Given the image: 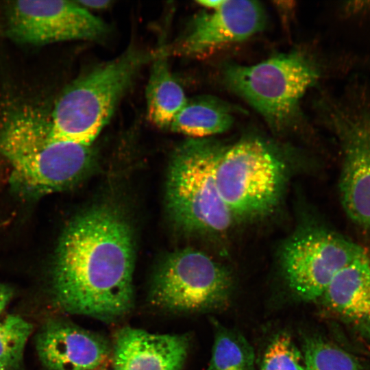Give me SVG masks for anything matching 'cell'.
<instances>
[{"label": "cell", "instance_id": "6da1fadb", "mask_svg": "<svg viewBox=\"0 0 370 370\" xmlns=\"http://www.w3.org/2000/svg\"><path fill=\"white\" fill-rule=\"evenodd\" d=\"M130 227L116 208L94 206L76 216L58 243L53 268L55 301L64 311L112 321L134 303Z\"/></svg>", "mask_w": 370, "mask_h": 370}, {"label": "cell", "instance_id": "7a4b0ae2", "mask_svg": "<svg viewBox=\"0 0 370 370\" xmlns=\"http://www.w3.org/2000/svg\"><path fill=\"white\" fill-rule=\"evenodd\" d=\"M0 153L14 186L33 197L71 186L93 159L92 145L52 138L50 119L29 104L12 106L0 119Z\"/></svg>", "mask_w": 370, "mask_h": 370}, {"label": "cell", "instance_id": "3957f363", "mask_svg": "<svg viewBox=\"0 0 370 370\" xmlns=\"http://www.w3.org/2000/svg\"><path fill=\"white\" fill-rule=\"evenodd\" d=\"M156 53L131 47L78 77L56 102L49 118L52 138L92 145L138 71Z\"/></svg>", "mask_w": 370, "mask_h": 370}, {"label": "cell", "instance_id": "277c9868", "mask_svg": "<svg viewBox=\"0 0 370 370\" xmlns=\"http://www.w3.org/2000/svg\"><path fill=\"white\" fill-rule=\"evenodd\" d=\"M320 76L315 60L297 49L274 55L255 64H228L223 70L226 86L278 132L297 125L301 99Z\"/></svg>", "mask_w": 370, "mask_h": 370}, {"label": "cell", "instance_id": "5b68a950", "mask_svg": "<svg viewBox=\"0 0 370 370\" xmlns=\"http://www.w3.org/2000/svg\"><path fill=\"white\" fill-rule=\"evenodd\" d=\"M221 145L212 137L188 138L172 154L166 205L175 223L187 232L221 234L236 223L217 185Z\"/></svg>", "mask_w": 370, "mask_h": 370}, {"label": "cell", "instance_id": "8992f818", "mask_svg": "<svg viewBox=\"0 0 370 370\" xmlns=\"http://www.w3.org/2000/svg\"><path fill=\"white\" fill-rule=\"evenodd\" d=\"M286 163L278 148L255 135L221 143L216 167L219 194L235 222L267 215L278 206Z\"/></svg>", "mask_w": 370, "mask_h": 370}, {"label": "cell", "instance_id": "52a82bcc", "mask_svg": "<svg viewBox=\"0 0 370 370\" xmlns=\"http://www.w3.org/2000/svg\"><path fill=\"white\" fill-rule=\"evenodd\" d=\"M232 290L228 269L205 253L187 248L171 253L160 265L149 300L168 311L199 312L225 307Z\"/></svg>", "mask_w": 370, "mask_h": 370}, {"label": "cell", "instance_id": "ba28073f", "mask_svg": "<svg viewBox=\"0 0 370 370\" xmlns=\"http://www.w3.org/2000/svg\"><path fill=\"white\" fill-rule=\"evenodd\" d=\"M366 252L333 231L309 227L295 232L283 245L280 262L291 291L305 301H317L345 267Z\"/></svg>", "mask_w": 370, "mask_h": 370}, {"label": "cell", "instance_id": "9c48e42d", "mask_svg": "<svg viewBox=\"0 0 370 370\" xmlns=\"http://www.w3.org/2000/svg\"><path fill=\"white\" fill-rule=\"evenodd\" d=\"M351 97L334 107L331 124L343 149L341 201L348 217L370 229V96L362 87L351 88Z\"/></svg>", "mask_w": 370, "mask_h": 370}, {"label": "cell", "instance_id": "30bf717a", "mask_svg": "<svg viewBox=\"0 0 370 370\" xmlns=\"http://www.w3.org/2000/svg\"><path fill=\"white\" fill-rule=\"evenodd\" d=\"M5 32L14 41L40 45L103 38L108 27L76 1H14L5 8Z\"/></svg>", "mask_w": 370, "mask_h": 370}, {"label": "cell", "instance_id": "8fae6325", "mask_svg": "<svg viewBox=\"0 0 370 370\" xmlns=\"http://www.w3.org/2000/svg\"><path fill=\"white\" fill-rule=\"evenodd\" d=\"M198 14L169 53L197 56L242 42L263 30L266 12L256 1L223 0L217 9Z\"/></svg>", "mask_w": 370, "mask_h": 370}, {"label": "cell", "instance_id": "7c38bea8", "mask_svg": "<svg viewBox=\"0 0 370 370\" xmlns=\"http://www.w3.org/2000/svg\"><path fill=\"white\" fill-rule=\"evenodd\" d=\"M36 348L49 370H86L112 362V349L107 340L64 320L46 323L37 334Z\"/></svg>", "mask_w": 370, "mask_h": 370}, {"label": "cell", "instance_id": "4fadbf2b", "mask_svg": "<svg viewBox=\"0 0 370 370\" xmlns=\"http://www.w3.org/2000/svg\"><path fill=\"white\" fill-rule=\"evenodd\" d=\"M189 348L186 335L119 330L112 350V370H180Z\"/></svg>", "mask_w": 370, "mask_h": 370}, {"label": "cell", "instance_id": "5bb4252c", "mask_svg": "<svg viewBox=\"0 0 370 370\" xmlns=\"http://www.w3.org/2000/svg\"><path fill=\"white\" fill-rule=\"evenodd\" d=\"M319 299L328 312L370 339V260L367 254L341 269Z\"/></svg>", "mask_w": 370, "mask_h": 370}, {"label": "cell", "instance_id": "9a60e30c", "mask_svg": "<svg viewBox=\"0 0 370 370\" xmlns=\"http://www.w3.org/2000/svg\"><path fill=\"white\" fill-rule=\"evenodd\" d=\"M169 55L167 47L162 46L157 49L151 61L146 88L148 118L160 128H169L174 117L188 99L170 71Z\"/></svg>", "mask_w": 370, "mask_h": 370}, {"label": "cell", "instance_id": "2e32d148", "mask_svg": "<svg viewBox=\"0 0 370 370\" xmlns=\"http://www.w3.org/2000/svg\"><path fill=\"white\" fill-rule=\"evenodd\" d=\"M234 120L227 104L210 96H201L187 99L169 129L189 138H209L228 130Z\"/></svg>", "mask_w": 370, "mask_h": 370}, {"label": "cell", "instance_id": "e0dca14e", "mask_svg": "<svg viewBox=\"0 0 370 370\" xmlns=\"http://www.w3.org/2000/svg\"><path fill=\"white\" fill-rule=\"evenodd\" d=\"M214 343L205 370H256L253 347L238 331L214 322Z\"/></svg>", "mask_w": 370, "mask_h": 370}, {"label": "cell", "instance_id": "ac0fdd59", "mask_svg": "<svg viewBox=\"0 0 370 370\" xmlns=\"http://www.w3.org/2000/svg\"><path fill=\"white\" fill-rule=\"evenodd\" d=\"M301 354L305 370H363L351 354L318 335L304 338Z\"/></svg>", "mask_w": 370, "mask_h": 370}, {"label": "cell", "instance_id": "d6986e66", "mask_svg": "<svg viewBox=\"0 0 370 370\" xmlns=\"http://www.w3.org/2000/svg\"><path fill=\"white\" fill-rule=\"evenodd\" d=\"M33 330L23 317L10 314L0 321V363L6 369L18 367Z\"/></svg>", "mask_w": 370, "mask_h": 370}, {"label": "cell", "instance_id": "ffe728a7", "mask_svg": "<svg viewBox=\"0 0 370 370\" xmlns=\"http://www.w3.org/2000/svg\"><path fill=\"white\" fill-rule=\"evenodd\" d=\"M343 14L349 18L364 16L370 12V1H350L342 6Z\"/></svg>", "mask_w": 370, "mask_h": 370}, {"label": "cell", "instance_id": "44dd1931", "mask_svg": "<svg viewBox=\"0 0 370 370\" xmlns=\"http://www.w3.org/2000/svg\"><path fill=\"white\" fill-rule=\"evenodd\" d=\"M84 8L91 10H103L110 6L111 1L108 0H85L77 1Z\"/></svg>", "mask_w": 370, "mask_h": 370}, {"label": "cell", "instance_id": "7402d4cb", "mask_svg": "<svg viewBox=\"0 0 370 370\" xmlns=\"http://www.w3.org/2000/svg\"><path fill=\"white\" fill-rule=\"evenodd\" d=\"M12 297V289L5 284H0V314L6 308Z\"/></svg>", "mask_w": 370, "mask_h": 370}, {"label": "cell", "instance_id": "603a6c76", "mask_svg": "<svg viewBox=\"0 0 370 370\" xmlns=\"http://www.w3.org/2000/svg\"><path fill=\"white\" fill-rule=\"evenodd\" d=\"M223 0H201L197 3L200 5L207 8L208 10H212L219 8Z\"/></svg>", "mask_w": 370, "mask_h": 370}, {"label": "cell", "instance_id": "cb8c5ba5", "mask_svg": "<svg viewBox=\"0 0 370 370\" xmlns=\"http://www.w3.org/2000/svg\"><path fill=\"white\" fill-rule=\"evenodd\" d=\"M86 370H109V369H108V365H102L100 367H97L90 369H86Z\"/></svg>", "mask_w": 370, "mask_h": 370}, {"label": "cell", "instance_id": "d4e9b609", "mask_svg": "<svg viewBox=\"0 0 370 370\" xmlns=\"http://www.w3.org/2000/svg\"><path fill=\"white\" fill-rule=\"evenodd\" d=\"M0 370H7V369L1 363H0Z\"/></svg>", "mask_w": 370, "mask_h": 370}]
</instances>
